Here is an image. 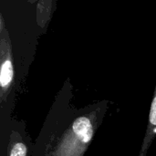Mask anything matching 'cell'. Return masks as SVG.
Segmentation results:
<instances>
[{"label":"cell","mask_w":156,"mask_h":156,"mask_svg":"<svg viewBox=\"0 0 156 156\" xmlns=\"http://www.w3.org/2000/svg\"><path fill=\"white\" fill-rule=\"evenodd\" d=\"M92 133L93 128L90 119L87 117L78 118L68 132L70 143L65 136L54 156H81L91 140Z\"/></svg>","instance_id":"6da1fadb"},{"label":"cell","mask_w":156,"mask_h":156,"mask_svg":"<svg viewBox=\"0 0 156 156\" xmlns=\"http://www.w3.org/2000/svg\"><path fill=\"white\" fill-rule=\"evenodd\" d=\"M14 69L12 64V56L9 44L4 45L2 41L1 53V71H0V84H1V101H4L8 95L10 86L13 82Z\"/></svg>","instance_id":"7a4b0ae2"},{"label":"cell","mask_w":156,"mask_h":156,"mask_svg":"<svg viewBox=\"0 0 156 156\" xmlns=\"http://www.w3.org/2000/svg\"><path fill=\"white\" fill-rule=\"evenodd\" d=\"M156 136V88L154 94V99L151 105L150 114H149V123L148 127L145 133V137L144 139L142 150L139 156H145L147 154V151L151 145V144L154 142Z\"/></svg>","instance_id":"3957f363"},{"label":"cell","mask_w":156,"mask_h":156,"mask_svg":"<svg viewBox=\"0 0 156 156\" xmlns=\"http://www.w3.org/2000/svg\"><path fill=\"white\" fill-rule=\"evenodd\" d=\"M52 7V0H40L37 7V20L41 27H45L50 16V10Z\"/></svg>","instance_id":"277c9868"},{"label":"cell","mask_w":156,"mask_h":156,"mask_svg":"<svg viewBox=\"0 0 156 156\" xmlns=\"http://www.w3.org/2000/svg\"><path fill=\"white\" fill-rule=\"evenodd\" d=\"M9 156H27V147L23 143L16 144L10 152Z\"/></svg>","instance_id":"5b68a950"}]
</instances>
